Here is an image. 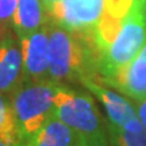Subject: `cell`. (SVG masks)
<instances>
[{"instance_id":"e0dca14e","label":"cell","mask_w":146,"mask_h":146,"mask_svg":"<svg viewBox=\"0 0 146 146\" xmlns=\"http://www.w3.org/2000/svg\"><path fill=\"white\" fill-rule=\"evenodd\" d=\"M57 1H60V0H42V3H43V5H45V10H46V12H47V10H49L53 4H56Z\"/></svg>"},{"instance_id":"7a4b0ae2","label":"cell","mask_w":146,"mask_h":146,"mask_svg":"<svg viewBox=\"0 0 146 146\" xmlns=\"http://www.w3.org/2000/svg\"><path fill=\"white\" fill-rule=\"evenodd\" d=\"M146 42V0H133L116 35L98 61V76L108 83Z\"/></svg>"},{"instance_id":"d6986e66","label":"cell","mask_w":146,"mask_h":146,"mask_svg":"<svg viewBox=\"0 0 146 146\" xmlns=\"http://www.w3.org/2000/svg\"><path fill=\"white\" fill-rule=\"evenodd\" d=\"M0 41H1V31H0Z\"/></svg>"},{"instance_id":"8992f818","label":"cell","mask_w":146,"mask_h":146,"mask_svg":"<svg viewBox=\"0 0 146 146\" xmlns=\"http://www.w3.org/2000/svg\"><path fill=\"white\" fill-rule=\"evenodd\" d=\"M81 83L104 107L108 126H130L139 120L137 108L130 100L118 91L108 88L99 76L84 77Z\"/></svg>"},{"instance_id":"4fadbf2b","label":"cell","mask_w":146,"mask_h":146,"mask_svg":"<svg viewBox=\"0 0 146 146\" xmlns=\"http://www.w3.org/2000/svg\"><path fill=\"white\" fill-rule=\"evenodd\" d=\"M0 137L5 141L16 145L18 141V133H16L15 116L12 111L11 102L5 99L4 94L0 92Z\"/></svg>"},{"instance_id":"30bf717a","label":"cell","mask_w":146,"mask_h":146,"mask_svg":"<svg viewBox=\"0 0 146 146\" xmlns=\"http://www.w3.org/2000/svg\"><path fill=\"white\" fill-rule=\"evenodd\" d=\"M76 142V133L52 115L36 133L16 142L15 146H74Z\"/></svg>"},{"instance_id":"5bb4252c","label":"cell","mask_w":146,"mask_h":146,"mask_svg":"<svg viewBox=\"0 0 146 146\" xmlns=\"http://www.w3.org/2000/svg\"><path fill=\"white\" fill-rule=\"evenodd\" d=\"M18 0H0V29L12 23Z\"/></svg>"},{"instance_id":"5b68a950","label":"cell","mask_w":146,"mask_h":146,"mask_svg":"<svg viewBox=\"0 0 146 146\" xmlns=\"http://www.w3.org/2000/svg\"><path fill=\"white\" fill-rule=\"evenodd\" d=\"M106 0H60L47 10L53 25L89 35L104 14Z\"/></svg>"},{"instance_id":"9a60e30c","label":"cell","mask_w":146,"mask_h":146,"mask_svg":"<svg viewBox=\"0 0 146 146\" xmlns=\"http://www.w3.org/2000/svg\"><path fill=\"white\" fill-rule=\"evenodd\" d=\"M74 146H111L108 134L95 138H77Z\"/></svg>"},{"instance_id":"7c38bea8","label":"cell","mask_w":146,"mask_h":146,"mask_svg":"<svg viewBox=\"0 0 146 146\" xmlns=\"http://www.w3.org/2000/svg\"><path fill=\"white\" fill-rule=\"evenodd\" d=\"M111 146H146V130L141 120L130 126H108Z\"/></svg>"},{"instance_id":"9c48e42d","label":"cell","mask_w":146,"mask_h":146,"mask_svg":"<svg viewBox=\"0 0 146 146\" xmlns=\"http://www.w3.org/2000/svg\"><path fill=\"white\" fill-rule=\"evenodd\" d=\"M134 102L146 96V42L135 57L106 83Z\"/></svg>"},{"instance_id":"ba28073f","label":"cell","mask_w":146,"mask_h":146,"mask_svg":"<svg viewBox=\"0 0 146 146\" xmlns=\"http://www.w3.org/2000/svg\"><path fill=\"white\" fill-rule=\"evenodd\" d=\"M23 77V53L19 36L5 31L0 41V92L14 94Z\"/></svg>"},{"instance_id":"277c9868","label":"cell","mask_w":146,"mask_h":146,"mask_svg":"<svg viewBox=\"0 0 146 146\" xmlns=\"http://www.w3.org/2000/svg\"><path fill=\"white\" fill-rule=\"evenodd\" d=\"M53 116L70 127L77 138H95L108 134L107 120L102 118L92 96L64 84H57Z\"/></svg>"},{"instance_id":"2e32d148","label":"cell","mask_w":146,"mask_h":146,"mask_svg":"<svg viewBox=\"0 0 146 146\" xmlns=\"http://www.w3.org/2000/svg\"><path fill=\"white\" fill-rule=\"evenodd\" d=\"M137 114H138V118L146 130V96L137 102Z\"/></svg>"},{"instance_id":"52a82bcc","label":"cell","mask_w":146,"mask_h":146,"mask_svg":"<svg viewBox=\"0 0 146 146\" xmlns=\"http://www.w3.org/2000/svg\"><path fill=\"white\" fill-rule=\"evenodd\" d=\"M23 53V80L49 78V26L19 38Z\"/></svg>"},{"instance_id":"3957f363","label":"cell","mask_w":146,"mask_h":146,"mask_svg":"<svg viewBox=\"0 0 146 146\" xmlns=\"http://www.w3.org/2000/svg\"><path fill=\"white\" fill-rule=\"evenodd\" d=\"M56 81L25 80L14 91L11 106L15 116L18 141H23L41 129L53 115Z\"/></svg>"},{"instance_id":"ac0fdd59","label":"cell","mask_w":146,"mask_h":146,"mask_svg":"<svg viewBox=\"0 0 146 146\" xmlns=\"http://www.w3.org/2000/svg\"><path fill=\"white\" fill-rule=\"evenodd\" d=\"M0 146H14L11 142H8V141H5L4 138H1L0 137Z\"/></svg>"},{"instance_id":"8fae6325","label":"cell","mask_w":146,"mask_h":146,"mask_svg":"<svg viewBox=\"0 0 146 146\" xmlns=\"http://www.w3.org/2000/svg\"><path fill=\"white\" fill-rule=\"evenodd\" d=\"M47 18L42 0H18L12 18L14 31L19 38L29 35L45 25Z\"/></svg>"},{"instance_id":"6da1fadb","label":"cell","mask_w":146,"mask_h":146,"mask_svg":"<svg viewBox=\"0 0 146 146\" xmlns=\"http://www.w3.org/2000/svg\"><path fill=\"white\" fill-rule=\"evenodd\" d=\"M98 53L87 35L72 33L60 26L49 27V78L81 81L98 76Z\"/></svg>"}]
</instances>
